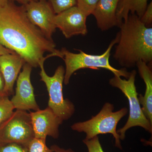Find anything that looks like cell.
Wrapping results in <instances>:
<instances>
[{
    "instance_id": "6da1fadb",
    "label": "cell",
    "mask_w": 152,
    "mask_h": 152,
    "mask_svg": "<svg viewBox=\"0 0 152 152\" xmlns=\"http://www.w3.org/2000/svg\"><path fill=\"white\" fill-rule=\"evenodd\" d=\"M0 45L15 52L32 67L50 57L63 58L53 40L30 21L24 6L10 0L0 8Z\"/></svg>"
},
{
    "instance_id": "7a4b0ae2",
    "label": "cell",
    "mask_w": 152,
    "mask_h": 152,
    "mask_svg": "<svg viewBox=\"0 0 152 152\" xmlns=\"http://www.w3.org/2000/svg\"><path fill=\"white\" fill-rule=\"evenodd\" d=\"M119 27L115 59L125 69L135 66L140 61L150 66L152 61V27L146 26L135 14H130Z\"/></svg>"
},
{
    "instance_id": "3957f363",
    "label": "cell",
    "mask_w": 152,
    "mask_h": 152,
    "mask_svg": "<svg viewBox=\"0 0 152 152\" xmlns=\"http://www.w3.org/2000/svg\"><path fill=\"white\" fill-rule=\"evenodd\" d=\"M118 35L117 34L116 37L111 42L107 49L103 53L99 55L89 54L81 50H78V53H72L67 49L63 48L61 50L63 56V58L65 64L64 78V83L67 85L73 74L81 69H97L103 68L110 71L114 75L123 77L128 79L130 72H127L126 69H118L111 65L110 58L113 47L118 42Z\"/></svg>"
},
{
    "instance_id": "277c9868",
    "label": "cell",
    "mask_w": 152,
    "mask_h": 152,
    "mask_svg": "<svg viewBox=\"0 0 152 152\" xmlns=\"http://www.w3.org/2000/svg\"><path fill=\"white\" fill-rule=\"evenodd\" d=\"M113 104L106 103L99 113L90 119L84 122L75 123L71 126L73 130L85 133L86 140H89L102 134H111L115 140V146L122 149L119 134L117 133L118 123L128 113V109L123 108L114 112Z\"/></svg>"
},
{
    "instance_id": "5b68a950",
    "label": "cell",
    "mask_w": 152,
    "mask_h": 152,
    "mask_svg": "<svg viewBox=\"0 0 152 152\" xmlns=\"http://www.w3.org/2000/svg\"><path fill=\"white\" fill-rule=\"evenodd\" d=\"M136 74L137 72L134 70L131 72L129 77L127 80L114 75L109 81L110 84L121 90L129 101V118L125 126L117 130L121 140H124L127 131L134 127H141L151 134L152 133V124L144 115L139 102L138 94L135 84Z\"/></svg>"
},
{
    "instance_id": "8992f818",
    "label": "cell",
    "mask_w": 152,
    "mask_h": 152,
    "mask_svg": "<svg viewBox=\"0 0 152 152\" xmlns=\"http://www.w3.org/2000/svg\"><path fill=\"white\" fill-rule=\"evenodd\" d=\"M43 60L39 64L40 68L41 80L46 86L49 94L48 107L50 108L63 121L70 118L75 111L74 104L68 99H64L63 95V83L64 78L65 69L62 66L57 68L54 75L52 77L47 75Z\"/></svg>"
},
{
    "instance_id": "52a82bcc",
    "label": "cell",
    "mask_w": 152,
    "mask_h": 152,
    "mask_svg": "<svg viewBox=\"0 0 152 152\" xmlns=\"http://www.w3.org/2000/svg\"><path fill=\"white\" fill-rule=\"evenodd\" d=\"M30 113L16 110L0 125V144L16 143L27 146L34 138Z\"/></svg>"
},
{
    "instance_id": "ba28073f",
    "label": "cell",
    "mask_w": 152,
    "mask_h": 152,
    "mask_svg": "<svg viewBox=\"0 0 152 152\" xmlns=\"http://www.w3.org/2000/svg\"><path fill=\"white\" fill-rule=\"evenodd\" d=\"M32 68L28 63H25L17 78L15 93L11 99L15 109L34 111L40 110L31 80Z\"/></svg>"
},
{
    "instance_id": "9c48e42d",
    "label": "cell",
    "mask_w": 152,
    "mask_h": 152,
    "mask_svg": "<svg viewBox=\"0 0 152 152\" xmlns=\"http://www.w3.org/2000/svg\"><path fill=\"white\" fill-rule=\"evenodd\" d=\"M28 18L37 27L48 39L52 36L56 27L54 23V12L47 0L33 1L24 5Z\"/></svg>"
},
{
    "instance_id": "30bf717a",
    "label": "cell",
    "mask_w": 152,
    "mask_h": 152,
    "mask_svg": "<svg viewBox=\"0 0 152 152\" xmlns=\"http://www.w3.org/2000/svg\"><path fill=\"white\" fill-rule=\"evenodd\" d=\"M86 15L77 6L55 15L54 23L67 39L88 33Z\"/></svg>"
},
{
    "instance_id": "8fae6325",
    "label": "cell",
    "mask_w": 152,
    "mask_h": 152,
    "mask_svg": "<svg viewBox=\"0 0 152 152\" xmlns=\"http://www.w3.org/2000/svg\"><path fill=\"white\" fill-rule=\"evenodd\" d=\"M36 138L46 140L48 136L57 139L59 137V128L63 121L48 107L44 110L30 112Z\"/></svg>"
},
{
    "instance_id": "7c38bea8",
    "label": "cell",
    "mask_w": 152,
    "mask_h": 152,
    "mask_svg": "<svg viewBox=\"0 0 152 152\" xmlns=\"http://www.w3.org/2000/svg\"><path fill=\"white\" fill-rule=\"evenodd\" d=\"M25 63L24 59L16 53L0 56V71L4 81L5 96L14 95V84Z\"/></svg>"
},
{
    "instance_id": "4fadbf2b",
    "label": "cell",
    "mask_w": 152,
    "mask_h": 152,
    "mask_svg": "<svg viewBox=\"0 0 152 152\" xmlns=\"http://www.w3.org/2000/svg\"><path fill=\"white\" fill-rule=\"evenodd\" d=\"M119 1V0H99L92 15L101 31L118 27L116 13Z\"/></svg>"
},
{
    "instance_id": "5bb4252c",
    "label": "cell",
    "mask_w": 152,
    "mask_h": 152,
    "mask_svg": "<svg viewBox=\"0 0 152 152\" xmlns=\"http://www.w3.org/2000/svg\"><path fill=\"white\" fill-rule=\"evenodd\" d=\"M139 74L146 86L145 95H138L142 110L146 118L152 124V71L151 66L142 61L137 63Z\"/></svg>"
},
{
    "instance_id": "9a60e30c",
    "label": "cell",
    "mask_w": 152,
    "mask_h": 152,
    "mask_svg": "<svg viewBox=\"0 0 152 152\" xmlns=\"http://www.w3.org/2000/svg\"><path fill=\"white\" fill-rule=\"evenodd\" d=\"M148 0H119L117 10V18L119 27L131 14L141 18L148 6Z\"/></svg>"
},
{
    "instance_id": "2e32d148",
    "label": "cell",
    "mask_w": 152,
    "mask_h": 152,
    "mask_svg": "<svg viewBox=\"0 0 152 152\" xmlns=\"http://www.w3.org/2000/svg\"><path fill=\"white\" fill-rule=\"evenodd\" d=\"M15 109L8 96L0 97V125L12 115Z\"/></svg>"
},
{
    "instance_id": "e0dca14e",
    "label": "cell",
    "mask_w": 152,
    "mask_h": 152,
    "mask_svg": "<svg viewBox=\"0 0 152 152\" xmlns=\"http://www.w3.org/2000/svg\"><path fill=\"white\" fill-rule=\"evenodd\" d=\"M56 15L77 6V0H47Z\"/></svg>"
},
{
    "instance_id": "ac0fdd59",
    "label": "cell",
    "mask_w": 152,
    "mask_h": 152,
    "mask_svg": "<svg viewBox=\"0 0 152 152\" xmlns=\"http://www.w3.org/2000/svg\"><path fill=\"white\" fill-rule=\"evenodd\" d=\"M46 140L34 138L28 145V152H53L47 146Z\"/></svg>"
},
{
    "instance_id": "d6986e66",
    "label": "cell",
    "mask_w": 152,
    "mask_h": 152,
    "mask_svg": "<svg viewBox=\"0 0 152 152\" xmlns=\"http://www.w3.org/2000/svg\"><path fill=\"white\" fill-rule=\"evenodd\" d=\"M99 0H77V6L87 16L92 15Z\"/></svg>"
},
{
    "instance_id": "ffe728a7",
    "label": "cell",
    "mask_w": 152,
    "mask_h": 152,
    "mask_svg": "<svg viewBox=\"0 0 152 152\" xmlns=\"http://www.w3.org/2000/svg\"><path fill=\"white\" fill-rule=\"evenodd\" d=\"M83 142L86 146L88 152H104L103 150L98 136L90 140H83Z\"/></svg>"
},
{
    "instance_id": "44dd1931",
    "label": "cell",
    "mask_w": 152,
    "mask_h": 152,
    "mask_svg": "<svg viewBox=\"0 0 152 152\" xmlns=\"http://www.w3.org/2000/svg\"><path fill=\"white\" fill-rule=\"evenodd\" d=\"M0 152H28L27 147L16 143L0 144Z\"/></svg>"
},
{
    "instance_id": "7402d4cb",
    "label": "cell",
    "mask_w": 152,
    "mask_h": 152,
    "mask_svg": "<svg viewBox=\"0 0 152 152\" xmlns=\"http://www.w3.org/2000/svg\"><path fill=\"white\" fill-rule=\"evenodd\" d=\"M141 21L148 27L152 26V3L151 2L147 6L143 15L140 18Z\"/></svg>"
},
{
    "instance_id": "603a6c76",
    "label": "cell",
    "mask_w": 152,
    "mask_h": 152,
    "mask_svg": "<svg viewBox=\"0 0 152 152\" xmlns=\"http://www.w3.org/2000/svg\"><path fill=\"white\" fill-rule=\"evenodd\" d=\"M50 148L53 151V152H75L72 149H65L61 148L59 146L56 145H53L51 146Z\"/></svg>"
},
{
    "instance_id": "cb8c5ba5",
    "label": "cell",
    "mask_w": 152,
    "mask_h": 152,
    "mask_svg": "<svg viewBox=\"0 0 152 152\" xmlns=\"http://www.w3.org/2000/svg\"><path fill=\"white\" fill-rule=\"evenodd\" d=\"M4 81L2 75L0 71V97L5 96L4 94Z\"/></svg>"
},
{
    "instance_id": "d4e9b609",
    "label": "cell",
    "mask_w": 152,
    "mask_h": 152,
    "mask_svg": "<svg viewBox=\"0 0 152 152\" xmlns=\"http://www.w3.org/2000/svg\"><path fill=\"white\" fill-rule=\"evenodd\" d=\"M15 53V52L13 51L6 48L5 47L0 45V56L7 54L14 53Z\"/></svg>"
},
{
    "instance_id": "484cf974",
    "label": "cell",
    "mask_w": 152,
    "mask_h": 152,
    "mask_svg": "<svg viewBox=\"0 0 152 152\" xmlns=\"http://www.w3.org/2000/svg\"><path fill=\"white\" fill-rule=\"evenodd\" d=\"M10 1H12L14 2L15 1L17 2L19 4H21L22 5H25L30 2L33 1H37L38 0H10Z\"/></svg>"
},
{
    "instance_id": "4316f807",
    "label": "cell",
    "mask_w": 152,
    "mask_h": 152,
    "mask_svg": "<svg viewBox=\"0 0 152 152\" xmlns=\"http://www.w3.org/2000/svg\"><path fill=\"white\" fill-rule=\"evenodd\" d=\"M9 1V0H0V8L5 6Z\"/></svg>"
}]
</instances>
